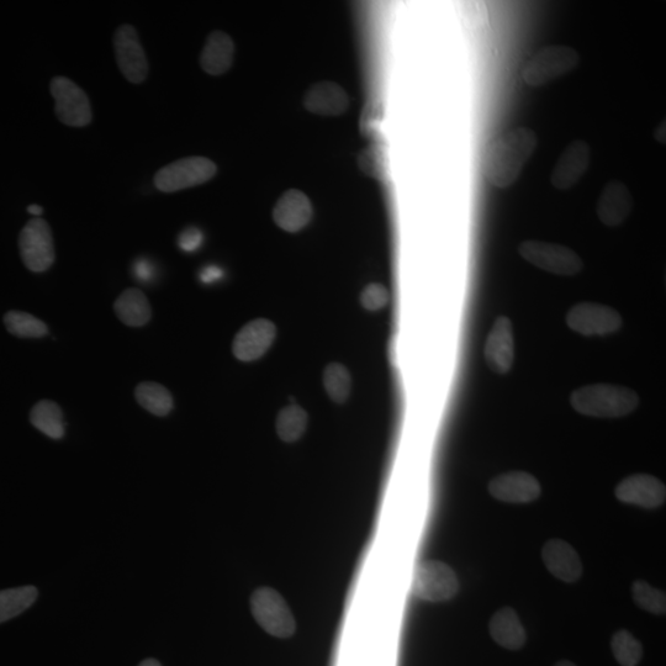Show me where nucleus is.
Wrapping results in <instances>:
<instances>
[{
  "label": "nucleus",
  "mask_w": 666,
  "mask_h": 666,
  "mask_svg": "<svg viewBox=\"0 0 666 666\" xmlns=\"http://www.w3.org/2000/svg\"><path fill=\"white\" fill-rule=\"evenodd\" d=\"M28 213L34 216H40L42 213H44V209H42V206L33 204L28 206Z\"/></svg>",
  "instance_id": "58836bf2"
},
{
  "label": "nucleus",
  "mask_w": 666,
  "mask_h": 666,
  "mask_svg": "<svg viewBox=\"0 0 666 666\" xmlns=\"http://www.w3.org/2000/svg\"><path fill=\"white\" fill-rule=\"evenodd\" d=\"M222 277V271L219 267L209 266L203 269L202 274H200V279L203 283L209 284L214 283L216 280H219Z\"/></svg>",
  "instance_id": "e433bc0d"
},
{
  "label": "nucleus",
  "mask_w": 666,
  "mask_h": 666,
  "mask_svg": "<svg viewBox=\"0 0 666 666\" xmlns=\"http://www.w3.org/2000/svg\"><path fill=\"white\" fill-rule=\"evenodd\" d=\"M203 240L204 235L202 231L197 229V227H188L179 236L178 245L184 252H194L202 246Z\"/></svg>",
  "instance_id": "f704fd0d"
},
{
  "label": "nucleus",
  "mask_w": 666,
  "mask_h": 666,
  "mask_svg": "<svg viewBox=\"0 0 666 666\" xmlns=\"http://www.w3.org/2000/svg\"><path fill=\"white\" fill-rule=\"evenodd\" d=\"M251 611L264 631L280 639L290 638L295 633L296 623L287 601L277 590L262 586L253 591Z\"/></svg>",
  "instance_id": "20e7f679"
},
{
  "label": "nucleus",
  "mask_w": 666,
  "mask_h": 666,
  "mask_svg": "<svg viewBox=\"0 0 666 666\" xmlns=\"http://www.w3.org/2000/svg\"><path fill=\"white\" fill-rule=\"evenodd\" d=\"M537 146L536 132L525 126H518L495 137L485 151V178L495 188H510L520 178Z\"/></svg>",
  "instance_id": "f257e3e1"
},
{
  "label": "nucleus",
  "mask_w": 666,
  "mask_h": 666,
  "mask_svg": "<svg viewBox=\"0 0 666 666\" xmlns=\"http://www.w3.org/2000/svg\"><path fill=\"white\" fill-rule=\"evenodd\" d=\"M51 94L55 99L57 118L61 123L84 128L91 124L92 108L87 94L66 77H55L51 82Z\"/></svg>",
  "instance_id": "1a4fd4ad"
},
{
  "label": "nucleus",
  "mask_w": 666,
  "mask_h": 666,
  "mask_svg": "<svg viewBox=\"0 0 666 666\" xmlns=\"http://www.w3.org/2000/svg\"><path fill=\"white\" fill-rule=\"evenodd\" d=\"M518 253L528 263L555 276L573 277L584 268L578 253L558 243L527 240L518 246Z\"/></svg>",
  "instance_id": "39448f33"
},
{
  "label": "nucleus",
  "mask_w": 666,
  "mask_h": 666,
  "mask_svg": "<svg viewBox=\"0 0 666 666\" xmlns=\"http://www.w3.org/2000/svg\"><path fill=\"white\" fill-rule=\"evenodd\" d=\"M234 56L235 45L231 37L222 31H214L206 40L200 66L211 76H220L230 70Z\"/></svg>",
  "instance_id": "412c9836"
},
{
  "label": "nucleus",
  "mask_w": 666,
  "mask_h": 666,
  "mask_svg": "<svg viewBox=\"0 0 666 666\" xmlns=\"http://www.w3.org/2000/svg\"><path fill=\"white\" fill-rule=\"evenodd\" d=\"M542 558L549 573L564 583H575L583 575L578 552L563 539H551L543 547Z\"/></svg>",
  "instance_id": "a211bd4d"
},
{
  "label": "nucleus",
  "mask_w": 666,
  "mask_h": 666,
  "mask_svg": "<svg viewBox=\"0 0 666 666\" xmlns=\"http://www.w3.org/2000/svg\"><path fill=\"white\" fill-rule=\"evenodd\" d=\"M114 46L116 61L125 78L135 84L144 82L148 73V63L134 26L121 25L116 30Z\"/></svg>",
  "instance_id": "9b49d317"
},
{
  "label": "nucleus",
  "mask_w": 666,
  "mask_h": 666,
  "mask_svg": "<svg viewBox=\"0 0 666 666\" xmlns=\"http://www.w3.org/2000/svg\"><path fill=\"white\" fill-rule=\"evenodd\" d=\"M35 586L0 591V623L12 620L35 604L37 599Z\"/></svg>",
  "instance_id": "a878e982"
},
{
  "label": "nucleus",
  "mask_w": 666,
  "mask_h": 666,
  "mask_svg": "<svg viewBox=\"0 0 666 666\" xmlns=\"http://www.w3.org/2000/svg\"><path fill=\"white\" fill-rule=\"evenodd\" d=\"M21 259L31 272H46L55 262L54 237L49 224L42 219H33L20 232Z\"/></svg>",
  "instance_id": "6e6552de"
},
{
  "label": "nucleus",
  "mask_w": 666,
  "mask_h": 666,
  "mask_svg": "<svg viewBox=\"0 0 666 666\" xmlns=\"http://www.w3.org/2000/svg\"><path fill=\"white\" fill-rule=\"evenodd\" d=\"M654 137L658 142H665V123L660 124L657 130L654 131Z\"/></svg>",
  "instance_id": "4c0bfd02"
},
{
  "label": "nucleus",
  "mask_w": 666,
  "mask_h": 666,
  "mask_svg": "<svg viewBox=\"0 0 666 666\" xmlns=\"http://www.w3.org/2000/svg\"><path fill=\"white\" fill-rule=\"evenodd\" d=\"M218 167L206 157H187L169 163L156 173L155 185L163 193H174L202 185L213 179Z\"/></svg>",
  "instance_id": "423d86ee"
},
{
  "label": "nucleus",
  "mask_w": 666,
  "mask_h": 666,
  "mask_svg": "<svg viewBox=\"0 0 666 666\" xmlns=\"http://www.w3.org/2000/svg\"><path fill=\"white\" fill-rule=\"evenodd\" d=\"M121 322L131 327H141L151 320V306L146 295L139 289H128L121 293L114 304Z\"/></svg>",
  "instance_id": "5701e85b"
},
{
  "label": "nucleus",
  "mask_w": 666,
  "mask_h": 666,
  "mask_svg": "<svg viewBox=\"0 0 666 666\" xmlns=\"http://www.w3.org/2000/svg\"><path fill=\"white\" fill-rule=\"evenodd\" d=\"M612 652L622 666H637L643 657L642 644L626 629H621L612 638Z\"/></svg>",
  "instance_id": "c756f323"
},
{
  "label": "nucleus",
  "mask_w": 666,
  "mask_h": 666,
  "mask_svg": "<svg viewBox=\"0 0 666 666\" xmlns=\"http://www.w3.org/2000/svg\"><path fill=\"white\" fill-rule=\"evenodd\" d=\"M387 166V152L379 144L370 145L358 157V167L368 177L383 179Z\"/></svg>",
  "instance_id": "2f4dec72"
},
{
  "label": "nucleus",
  "mask_w": 666,
  "mask_h": 666,
  "mask_svg": "<svg viewBox=\"0 0 666 666\" xmlns=\"http://www.w3.org/2000/svg\"><path fill=\"white\" fill-rule=\"evenodd\" d=\"M489 493L496 500L510 504H528L541 496L542 488L533 475L526 472H510L491 480Z\"/></svg>",
  "instance_id": "dca6fc26"
},
{
  "label": "nucleus",
  "mask_w": 666,
  "mask_h": 666,
  "mask_svg": "<svg viewBox=\"0 0 666 666\" xmlns=\"http://www.w3.org/2000/svg\"><path fill=\"white\" fill-rule=\"evenodd\" d=\"M633 210V197L627 185L611 181L602 189L596 204L597 218L607 227L625 224Z\"/></svg>",
  "instance_id": "f3484780"
},
{
  "label": "nucleus",
  "mask_w": 666,
  "mask_h": 666,
  "mask_svg": "<svg viewBox=\"0 0 666 666\" xmlns=\"http://www.w3.org/2000/svg\"><path fill=\"white\" fill-rule=\"evenodd\" d=\"M4 324L12 335L21 338H40L49 333L44 321L23 311H9Z\"/></svg>",
  "instance_id": "c85d7f7f"
},
{
  "label": "nucleus",
  "mask_w": 666,
  "mask_h": 666,
  "mask_svg": "<svg viewBox=\"0 0 666 666\" xmlns=\"http://www.w3.org/2000/svg\"><path fill=\"white\" fill-rule=\"evenodd\" d=\"M132 272H134V277L142 283H150L153 279V274H155V268H153L152 263L148 262L147 259H139L132 267Z\"/></svg>",
  "instance_id": "c9c22d12"
},
{
  "label": "nucleus",
  "mask_w": 666,
  "mask_h": 666,
  "mask_svg": "<svg viewBox=\"0 0 666 666\" xmlns=\"http://www.w3.org/2000/svg\"><path fill=\"white\" fill-rule=\"evenodd\" d=\"M139 666H162V665L156 659H146L144 660V662H141Z\"/></svg>",
  "instance_id": "ea45409f"
},
{
  "label": "nucleus",
  "mask_w": 666,
  "mask_h": 666,
  "mask_svg": "<svg viewBox=\"0 0 666 666\" xmlns=\"http://www.w3.org/2000/svg\"><path fill=\"white\" fill-rule=\"evenodd\" d=\"M309 417L303 407L292 404L279 412L276 422L280 440L293 443L300 440L308 427Z\"/></svg>",
  "instance_id": "bb28decb"
},
{
  "label": "nucleus",
  "mask_w": 666,
  "mask_h": 666,
  "mask_svg": "<svg viewBox=\"0 0 666 666\" xmlns=\"http://www.w3.org/2000/svg\"><path fill=\"white\" fill-rule=\"evenodd\" d=\"M486 364L498 374L509 373L515 361L514 331L509 317L499 316L486 338Z\"/></svg>",
  "instance_id": "4468645a"
},
{
  "label": "nucleus",
  "mask_w": 666,
  "mask_h": 666,
  "mask_svg": "<svg viewBox=\"0 0 666 666\" xmlns=\"http://www.w3.org/2000/svg\"><path fill=\"white\" fill-rule=\"evenodd\" d=\"M554 666H576V665L572 662H569V660H562V662H558Z\"/></svg>",
  "instance_id": "a19ab883"
},
{
  "label": "nucleus",
  "mask_w": 666,
  "mask_h": 666,
  "mask_svg": "<svg viewBox=\"0 0 666 666\" xmlns=\"http://www.w3.org/2000/svg\"><path fill=\"white\" fill-rule=\"evenodd\" d=\"M489 631L499 646L509 650H518L525 646L526 631L520 617L511 607H505L495 613L489 623Z\"/></svg>",
  "instance_id": "4be33fe9"
},
{
  "label": "nucleus",
  "mask_w": 666,
  "mask_h": 666,
  "mask_svg": "<svg viewBox=\"0 0 666 666\" xmlns=\"http://www.w3.org/2000/svg\"><path fill=\"white\" fill-rule=\"evenodd\" d=\"M569 329L583 336H607L621 329L622 317L607 305L580 303L565 317Z\"/></svg>",
  "instance_id": "9d476101"
},
{
  "label": "nucleus",
  "mask_w": 666,
  "mask_h": 666,
  "mask_svg": "<svg viewBox=\"0 0 666 666\" xmlns=\"http://www.w3.org/2000/svg\"><path fill=\"white\" fill-rule=\"evenodd\" d=\"M361 301L364 309L369 311L383 309L389 301L388 290L385 289L382 284H369L368 287L363 290Z\"/></svg>",
  "instance_id": "473e14b6"
},
{
  "label": "nucleus",
  "mask_w": 666,
  "mask_h": 666,
  "mask_svg": "<svg viewBox=\"0 0 666 666\" xmlns=\"http://www.w3.org/2000/svg\"><path fill=\"white\" fill-rule=\"evenodd\" d=\"M615 494L625 504L657 509L665 502L666 489L663 481L653 475L636 474L623 479L617 485Z\"/></svg>",
  "instance_id": "2eb2a0df"
},
{
  "label": "nucleus",
  "mask_w": 666,
  "mask_h": 666,
  "mask_svg": "<svg viewBox=\"0 0 666 666\" xmlns=\"http://www.w3.org/2000/svg\"><path fill=\"white\" fill-rule=\"evenodd\" d=\"M458 591V576L446 563L428 560L417 565L412 579V592L419 599L444 602L453 599Z\"/></svg>",
  "instance_id": "0eeeda50"
},
{
  "label": "nucleus",
  "mask_w": 666,
  "mask_h": 666,
  "mask_svg": "<svg viewBox=\"0 0 666 666\" xmlns=\"http://www.w3.org/2000/svg\"><path fill=\"white\" fill-rule=\"evenodd\" d=\"M632 595L641 609L653 615H665L666 597L662 590L653 588L647 581L638 580L633 584Z\"/></svg>",
  "instance_id": "7c9ffc66"
},
{
  "label": "nucleus",
  "mask_w": 666,
  "mask_h": 666,
  "mask_svg": "<svg viewBox=\"0 0 666 666\" xmlns=\"http://www.w3.org/2000/svg\"><path fill=\"white\" fill-rule=\"evenodd\" d=\"M570 403L581 415L617 419L637 409L639 396L621 385L591 384L575 390Z\"/></svg>",
  "instance_id": "f03ea898"
},
{
  "label": "nucleus",
  "mask_w": 666,
  "mask_h": 666,
  "mask_svg": "<svg viewBox=\"0 0 666 666\" xmlns=\"http://www.w3.org/2000/svg\"><path fill=\"white\" fill-rule=\"evenodd\" d=\"M591 163V147L584 140H575L564 148L553 168L551 183L555 189L575 187L588 172Z\"/></svg>",
  "instance_id": "f8f14e48"
},
{
  "label": "nucleus",
  "mask_w": 666,
  "mask_h": 666,
  "mask_svg": "<svg viewBox=\"0 0 666 666\" xmlns=\"http://www.w3.org/2000/svg\"><path fill=\"white\" fill-rule=\"evenodd\" d=\"M324 387L331 400L337 404L346 403L352 390L351 374L340 363H330L324 373Z\"/></svg>",
  "instance_id": "cd10ccee"
},
{
  "label": "nucleus",
  "mask_w": 666,
  "mask_h": 666,
  "mask_svg": "<svg viewBox=\"0 0 666 666\" xmlns=\"http://www.w3.org/2000/svg\"><path fill=\"white\" fill-rule=\"evenodd\" d=\"M314 211L308 195L298 189H290L279 198L273 211V219L280 229L298 232L309 225Z\"/></svg>",
  "instance_id": "6ab92c4d"
},
{
  "label": "nucleus",
  "mask_w": 666,
  "mask_h": 666,
  "mask_svg": "<svg viewBox=\"0 0 666 666\" xmlns=\"http://www.w3.org/2000/svg\"><path fill=\"white\" fill-rule=\"evenodd\" d=\"M304 105L310 113L322 116H338L350 107L345 89L333 82H320L306 92Z\"/></svg>",
  "instance_id": "aec40b11"
},
{
  "label": "nucleus",
  "mask_w": 666,
  "mask_h": 666,
  "mask_svg": "<svg viewBox=\"0 0 666 666\" xmlns=\"http://www.w3.org/2000/svg\"><path fill=\"white\" fill-rule=\"evenodd\" d=\"M137 403L156 416H167L173 410V396L163 385L144 382L135 390Z\"/></svg>",
  "instance_id": "393cba45"
},
{
  "label": "nucleus",
  "mask_w": 666,
  "mask_h": 666,
  "mask_svg": "<svg viewBox=\"0 0 666 666\" xmlns=\"http://www.w3.org/2000/svg\"><path fill=\"white\" fill-rule=\"evenodd\" d=\"M276 336V325L271 320H253L237 333L232 352L242 362L257 361L271 348Z\"/></svg>",
  "instance_id": "ddd939ff"
},
{
  "label": "nucleus",
  "mask_w": 666,
  "mask_h": 666,
  "mask_svg": "<svg viewBox=\"0 0 666 666\" xmlns=\"http://www.w3.org/2000/svg\"><path fill=\"white\" fill-rule=\"evenodd\" d=\"M30 421L34 427L52 440L65 436V420L61 407L55 401L42 400L31 410Z\"/></svg>",
  "instance_id": "b1692460"
},
{
  "label": "nucleus",
  "mask_w": 666,
  "mask_h": 666,
  "mask_svg": "<svg viewBox=\"0 0 666 666\" xmlns=\"http://www.w3.org/2000/svg\"><path fill=\"white\" fill-rule=\"evenodd\" d=\"M579 52L572 46L551 45L542 47L530 57L522 70L527 86L538 88L562 78L579 66Z\"/></svg>",
  "instance_id": "7ed1b4c3"
},
{
  "label": "nucleus",
  "mask_w": 666,
  "mask_h": 666,
  "mask_svg": "<svg viewBox=\"0 0 666 666\" xmlns=\"http://www.w3.org/2000/svg\"><path fill=\"white\" fill-rule=\"evenodd\" d=\"M380 120H382V105L378 102H368L359 120L362 135L373 136L378 130Z\"/></svg>",
  "instance_id": "72a5a7b5"
}]
</instances>
